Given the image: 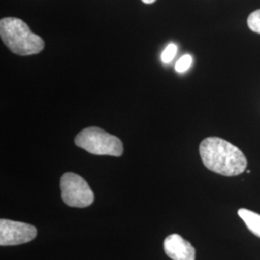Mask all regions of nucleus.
I'll return each instance as SVG.
<instances>
[{"mask_svg":"<svg viewBox=\"0 0 260 260\" xmlns=\"http://www.w3.org/2000/svg\"><path fill=\"white\" fill-rule=\"evenodd\" d=\"M75 145L86 151L96 155L121 156L123 146L118 137L96 127H87L75 137Z\"/></svg>","mask_w":260,"mask_h":260,"instance_id":"nucleus-3","label":"nucleus"},{"mask_svg":"<svg viewBox=\"0 0 260 260\" xmlns=\"http://www.w3.org/2000/svg\"><path fill=\"white\" fill-rule=\"evenodd\" d=\"M177 47L175 44H170L165 50L163 51L161 59L164 63H170L173 61V59L175 58V56L177 54Z\"/></svg>","mask_w":260,"mask_h":260,"instance_id":"nucleus-10","label":"nucleus"},{"mask_svg":"<svg viewBox=\"0 0 260 260\" xmlns=\"http://www.w3.org/2000/svg\"><path fill=\"white\" fill-rule=\"evenodd\" d=\"M192 56L189 55V54H185L184 56H182L176 64V71L179 74H182V73H185L186 71L191 67L192 65Z\"/></svg>","mask_w":260,"mask_h":260,"instance_id":"nucleus-9","label":"nucleus"},{"mask_svg":"<svg viewBox=\"0 0 260 260\" xmlns=\"http://www.w3.org/2000/svg\"><path fill=\"white\" fill-rule=\"evenodd\" d=\"M200 155L208 170L225 177L240 175L248 164L240 149L219 137L204 140L200 145Z\"/></svg>","mask_w":260,"mask_h":260,"instance_id":"nucleus-1","label":"nucleus"},{"mask_svg":"<svg viewBox=\"0 0 260 260\" xmlns=\"http://www.w3.org/2000/svg\"><path fill=\"white\" fill-rule=\"evenodd\" d=\"M0 37L10 50L20 56L40 53L45 42L33 33L27 24L17 18H4L0 20Z\"/></svg>","mask_w":260,"mask_h":260,"instance_id":"nucleus-2","label":"nucleus"},{"mask_svg":"<svg viewBox=\"0 0 260 260\" xmlns=\"http://www.w3.org/2000/svg\"><path fill=\"white\" fill-rule=\"evenodd\" d=\"M238 215L245 222L251 233L260 238V215L251 210L241 208L238 210Z\"/></svg>","mask_w":260,"mask_h":260,"instance_id":"nucleus-7","label":"nucleus"},{"mask_svg":"<svg viewBox=\"0 0 260 260\" xmlns=\"http://www.w3.org/2000/svg\"><path fill=\"white\" fill-rule=\"evenodd\" d=\"M37 236V229L29 223L0 220V245L17 246L32 241Z\"/></svg>","mask_w":260,"mask_h":260,"instance_id":"nucleus-5","label":"nucleus"},{"mask_svg":"<svg viewBox=\"0 0 260 260\" xmlns=\"http://www.w3.org/2000/svg\"><path fill=\"white\" fill-rule=\"evenodd\" d=\"M164 251L173 260H195V248L178 234H171L164 241Z\"/></svg>","mask_w":260,"mask_h":260,"instance_id":"nucleus-6","label":"nucleus"},{"mask_svg":"<svg viewBox=\"0 0 260 260\" xmlns=\"http://www.w3.org/2000/svg\"><path fill=\"white\" fill-rule=\"evenodd\" d=\"M62 199L66 205L71 207L84 208L93 203L94 195L83 177L74 174L66 173L60 180Z\"/></svg>","mask_w":260,"mask_h":260,"instance_id":"nucleus-4","label":"nucleus"},{"mask_svg":"<svg viewBox=\"0 0 260 260\" xmlns=\"http://www.w3.org/2000/svg\"><path fill=\"white\" fill-rule=\"evenodd\" d=\"M247 22L251 31L260 34V9L253 11L249 16Z\"/></svg>","mask_w":260,"mask_h":260,"instance_id":"nucleus-8","label":"nucleus"},{"mask_svg":"<svg viewBox=\"0 0 260 260\" xmlns=\"http://www.w3.org/2000/svg\"><path fill=\"white\" fill-rule=\"evenodd\" d=\"M143 1V3H145V4H152V3H154L156 0H142Z\"/></svg>","mask_w":260,"mask_h":260,"instance_id":"nucleus-11","label":"nucleus"}]
</instances>
